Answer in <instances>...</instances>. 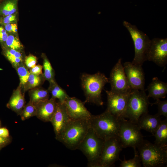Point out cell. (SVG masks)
<instances>
[{
	"instance_id": "cell-1",
	"label": "cell",
	"mask_w": 167,
	"mask_h": 167,
	"mask_svg": "<svg viewBox=\"0 0 167 167\" xmlns=\"http://www.w3.org/2000/svg\"><path fill=\"white\" fill-rule=\"evenodd\" d=\"M88 119H71L68 121L56 139L67 148L78 149L90 128Z\"/></svg>"
},
{
	"instance_id": "cell-2",
	"label": "cell",
	"mask_w": 167,
	"mask_h": 167,
	"mask_svg": "<svg viewBox=\"0 0 167 167\" xmlns=\"http://www.w3.org/2000/svg\"><path fill=\"white\" fill-rule=\"evenodd\" d=\"M121 119L106 109L101 114L92 115L88 121L90 127L105 141L118 137Z\"/></svg>"
},
{
	"instance_id": "cell-3",
	"label": "cell",
	"mask_w": 167,
	"mask_h": 167,
	"mask_svg": "<svg viewBox=\"0 0 167 167\" xmlns=\"http://www.w3.org/2000/svg\"><path fill=\"white\" fill-rule=\"evenodd\" d=\"M80 79L85 97L84 102L102 105L101 92L105 84L109 83V79L104 74L98 72L93 74L83 73Z\"/></svg>"
},
{
	"instance_id": "cell-4",
	"label": "cell",
	"mask_w": 167,
	"mask_h": 167,
	"mask_svg": "<svg viewBox=\"0 0 167 167\" xmlns=\"http://www.w3.org/2000/svg\"><path fill=\"white\" fill-rule=\"evenodd\" d=\"M136 148L144 167H161L167 164V147L143 139Z\"/></svg>"
},
{
	"instance_id": "cell-5",
	"label": "cell",
	"mask_w": 167,
	"mask_h": 167,
	"mask_svg": "<svg viewBox=\"0 0 167 167\" xmlns=\"http://www.w3.org/2000/svg\"><path fill=\"white\" fill-rule=\"evenodd\" d=\"M104 141L100 138L90 127L78 149L86 157L87 166L96 167L102 149Z\"/></svg>"
},
{
	"instance_id": "cell-6",
	"label": "cell",
	"mask_w": 167,
	"mask_h": 167,
	"mask_svg": "<svg viewBox=\"0 0 167 167\" xmlns=\"http://www.w3.org/2000/svg\"><path fill=\"white\" fill-rule=\"evenodd\" d=\"M150 103L145 90L132 89L128 101L125 118L136 123L143 114L148 113Z\"/></svg>"
},
{
	"instance_id": "cell-7",
	"label": "cell",
	"mask_w": 167,
	"mask_h": 167,
	"mask_svg": "<svg viewBox=\"0 0 167 167\" xmlns=\"http://www.w3.org/2000/svg\"><path fill=\"white\" fill-rule=\"evenodd\" d=\"M123 25L130 33L133 41L135 54L132 62L142 66L147 61L146 55L151 40L147 35L139 30L135 25L124 21Z\"/></svg>"
},
{
	"instance_id": "cell-8",
	"label": "cell",
	"mask_w": 167,
	"mask_h": 167,
	"mask_svg": "<svg viewBox=\"0 0 167 167\" xmlns=\"http://www.w3.org/2000/svg\"><path fill=\"white\" fill-rule=\"evenodd\" d=\"M136 123L121 119L118 137L123 148H136L144 139Z\"/></svg>"
},
{
	"instance_id": "cell-9",
	"label": "cell",
	"mask_w": 167,
	"mask_h": 167,
	"mask_svg": "<svg viewBox=\"0 0 167 167\" xmlns=\"http://www.w3.org/2000/svg\"><path fill=\"white\" fill-rule=\"evenodd\" d=\"M123 148L118 137L104 141L96 167H109L113 165L119 159Z\"/></svg>"
},
{
	"instance_id": "cell-10",
	"label": "cell",
	"mask_w": 167,
	"mask_h": 167,
	"mask_svg": "<svg viewBox=\"0 0 167 167\" xmlns=\"http://www.w3.org/2000/svg\"><path fill=\"white\" fill-rule=\"evenodd\" d=\"M107 96L106 110L117 117L125 118L130 93H121L105 90Z\"/></svg>"
},
{
	"instance_id": "cell-11",
	"label": "cell",
	"mask_w": 167,
	"mask_h": 167,
	"mask_svg": "<svg viewBox=\"0 0 167 167\" xmlns=\"http://www.w3.org/2000/svg\"><path fill=\"white\" fill-rule=\"evenodd\" d=\"M146 58L159 66H165L167 63V38H154L151 40Z\"/></svg>"
},
{
	"instance_id": "cell-12",
	"label": "cell",
	"mask_w": 167,
	"mask_h": 167,
	"mask_svg": "<svg viewBox=\"0 0 167 167\" xmlns=\"http://www.w3.org/2000/svg\"><path fill=\"white\" fill-rule=\"evenodd\" d=\"M109 79L112 91L121 93H130L132 89L129 84L122 63L119 59L112 69Z\"/></svg>"
},
{
	"instance_id": "cell-13",
	"label": "cell",
	"mask_w": 167,
	"mask_h": 167,
	"mask_svg": "<svg viewBox=\"0 0 167 167\" xmlns=\"http://www.w3.org/2000/svg\"><path fill=\"white\" fill-rule=\"evenodd\" d=\"M123 66L131 89L145 90V75L142 66L127 62L124 63Z\"/></svg>"
},
{
	"instance_id": "cell-14",
	"label": "cell",
	"mask_w": 167,
	"mask_h": 167,
	"mask_svg": "<svg viewBox=\"0 0 167 167\" xmlns=\"http://www.w3.org/2000/svg\"><path fill=\"white\" fill-rule=\"evenodd\" d=\"M63 103L70 119H89L92 115L84 103L76 97L69 96Z\"/></svg>"
},
{
	"instance_id": "cell-15",
	"label": "cell",
	"mask_w": 167,
	"mask_h": 167,
	"mask_svg": "<svg viewBox=\"0 0 167 167\" xmlns=\"http://www.w3.org/2000/svg\"><path fill=\"white\" fill-rule=\"evenodd\" d=\"M57 104L56 99L52 97L35 104L37 109L36 116L43 122H50L55 112Z\"/></svg>"
},
{
	"instance_id": "cell-16",
	"label": "cell",
	"mask_w": 167,
	"mask_h": 167,
	"mask_svg": "<svg viewBox=\"0 0 167 167\" xmlns=\"http://www.w3.org/2000/svg\"><path fill=\"white\" fill-rule=\"evenodd\" d=\"M70 119L63 103L58 101L55 112L50 122L55 137L61 132Z\"/></svg>"
},
{
	"instance_id": "cell-17",
	"label": "cell",
	"mask_w": 167,
	"mask_h": 167,
	"mask_svg": "<svg viewBox=\"0 0 167 167\" xmlns=\"http://www.w3.org/2000/svg\"><path fill=\"white\" fill-rule=\"evenodd\" d=\"M161 120L160 116L157 113L152 115L147 113L143 114L136 124L140 130H144L153 135Z\"/></svg>"
},
{
	"instance_id": "cell-18",
	"label": "cell",
	"mask_w": 167,
	"mask_h": 167,
	"mask_svg": "<svg viewBox=\"0 0 167 167\" xmlns=\"http://www.w3.org/2000/svg\"><path fill=\"white\" fill-rule=\"evenodd\" d=\"M147 90L149 98L152 97L156 100L164 98L167 93V84L155 77L148 86Z\"/></svg>"
},
{
	"instance_id": "cell-19",
	"label": "cell",
	"mask_w": 167,
	"mask_h": 167,
	"mask_svg": "<svg viewBox=\"0 0 167 167\" xmlns=\"http://www.w3.org/2000/svg\"><path fill=\"white\" fill-rule=\"evenodd\" d=\"M23 88L19 84L15 90L7 105V107L20 115L25 105V100Z\"/></svg>"
},
{
	"instance_id": "cell-20",
	"label": "cell",
	"mask_w": 167,
	"mask_h": 167,
	"mask_svg": "<svg viewBox=\"0 0 167 167\" xmlns=\"http://www.w3.org/2000/svg\"><path fill=\"white\" fill-rule=\"evenodd\" d=\"M153 135L155 138L154 143L163 147H167V118L161 120Z\"/></svg>"
},
{
	"instance_id": "cell-21",
	"label": "cell",
	"mask_w": 167,
	"mask_h": 167,
	"mask_svg": "<svg viewBox=\"0 0 167 167\" xmlns=\"http://www.w3.org/2000/svg\"><path fill=\"white\" fill-rule=\"evenodd\" d=\"M30 101L35 105L49 99V92L48 90L41 87H36L29 90Z\"/></svg>"
},
{
	"instance_id": "cell-22",
	"label": "cell",
	"mask_w": 167,
	"mask_h": 167,
	"mask_svg": "<svg viewBox=\"0 0 167 167\" xmlns=\"http://www.w3.org/2000/svg\"><path fill=\"white\" fill-rule=\"evenodd\" d=\"M49 83L48 90L51 93L52 97L58 99L59 101L63 103L69 96L66 92L58 84L55 80L49 82Z\"/></svg>"
},
{
	"instance_id": "cell-23",
	"label": "cell",
	"mask_w": 167,
	"mask_h": 167,
	"mask_svg": "<svg viewBox=\"0 0 167 167\" xmlns=\"http://www.w3.org/2000/svg\"><path fill=\"white\" fill-rule=\"evenodd\" d=\"M45 80L43 74L37 75L30 73L27 82L22 87L23 91L37 87L43 84Z\"/></svg>"
},
{
	"instance_id": "cell-24",
	"label": "cell",
	"mask_w": 167,
	"mask_h": 167,
	"mask_svg": "<svg viewBox=\"0 0 167 167\" xmlns=\"http://www.w3.org/2000/svg\"><path fill=\"white\" fill-rule=\"evenodd\" d=\"M5 54L6 58L15 69L23 62L22 54L18 50L9 49L5 51Z\"/></svg>"
},
{
	"instance_id": "cell-25",
	"label": "cell",
	"mask_w": 167,
	"mask_h": 167,
	"mask_svg": "<svg viewBox=\"0 0 167 167\" xmlns=\"http://www.w3.org/2000/svg\"><path fill=\"white\" fill-rule=\"evenodd\" d=\"M43 76L49 82L55 80L54 71L49 60L45 55H43Z\"/></svg>"
},
{
	"instance_id": "cell-26",
	"label": "cell",
	"mask_w": 167,
	"mask_h": 167,
	"mask_svg": "<svg viewBox=\"0 0 167 167\" xmlns=\"http://www.w3.org/2000/svg\"><path fill=\"white\" fill-rule=\"evenodd\" d=\"M37 109L35 105L30 101L25 105L20 114L21 119L25 120L36 116Z\"/></svg>"
},
{
	"instance_id": "cell-27",
	"label": "cell",
	"mask_w": 167,
	"mask_h": 167,
	"mask_svg": "<svg viewBox=\"0 0 167 167\" xmlns=\"http://www.w3.org/2000/svg\"><path fill=\"white\" fill-rule=\"evenodd\" d=\"M136 147L133 148L134 156L133 158L126 160L124 158L123 160H120V167H140L141 166V160Z\"/></svg>"
},
{
	"instance_id": "cell-28",
	"label": "cell",
	"mask_w": 167,
	"mask_h": 167,
	"mask_svg": "<svg viewBox=\"0 0 167 167\" xmlns=\"http://www.w3.org/2000/svg\"><path fill=\"white\" fill-rule=\"evenodd\" d=\"M17 0H7L1 6V11L5 15H12L16 11Z\"/></svg>"
},
{
	"instance_id": "cell-29",
	"label": "cell",
	"mask_w": 167,
	"mask_h": 167,
	"mask_svg": "<svg viewBox=\"0 0 167 167\" xmlns=\"http://www.w3.org/2000/svg\"><path fill=\"white\" fill-rule=\"evenodd\" d=\"M15 69L19 77V84L23 87L27 81L30 74L29 72L23 62L20 63Z\"/></svg>"
},
{
	"instance_id": "cell-30",
	"label": "cell",
	"mask_w": 167,
	"mask_h": 167,
	"mask_svg": "<svg viewBox=\"0 0 167 167\" xmlns=\"http://www.w3.org/2000/svg\"><path fill=\"white\" fill-rule=\"evenodd\" d=\"M6 42L9 49L18 50L23 47L19 39L13 35L8 36Z\"/></svg>"
},
{
	"instance_id": "cell-31",
	"label": "cell",
	"mask_w": 167,
	"mask_h": 167,
	"mask_svg": "<svg viewBox=\"0 0 167 167\" xmlns=\"http://www.w3.org/2000/svg\"><path fill=\"white\" fill-rule=\"evenodd\" d=\"M156 100L152 105H157L158 111L157 114L159 116H163L167 118V101H161L160 99Z\"/></svg>"
},
{
	"instance_id": "cell-32",
	"label": "cell",
	"mask_w": 167,
	"mask_h": 167,
	"mask_svg": "<svg viewBox=\"0 0 167 167\" xmlns=\"http://www.w3.org/2000/svg\"><path fill=\"white\" fill-rule=\"evenodd\" d=\"M37 62L36 57L35 56L30 54L26 57L24 63L26 67L30 69L36 65Z\"/></svg>"
},
{
	"instance_id": "cell-33",
	"label": "cell",
	"mask_w": 167,
	"mask_h": 167,
	"mask_svg": "<svg viewBox=\"0 0 167 167\" xmlns=\"http://www.w3.org/2000/svg\"><path fill=\"white\" fill-rule=\"evenodd\" d=\"M43 66L40 65H36L34 67L30 68L29 73L36 75H40L42 74Z\"/></svg>"
},
{
	"instance_id": "cell-34",
	"label": "cell",
	"mask_w": 167,
	"mask_h": 167,
	"mask_svg": "<svg viewBox=\"0 0 167 167\" xmlns=\"http://www.w3.org/2000/svg\"><path fill=\"white\" fill-rule=\"evenodd\" d=\"M11 137L4 138L0 136V148H2L11 142Z\"/></svg>"
},
{
	"instance_id": "cell-35",
	"label": "cell",
	"mask_w": 167,
	"mask_h": 167,
	"mask_svg": "<svg viewBox=\"0 0 167 167\" xmlns=\"http://www.w3.org/2000/svg\"><path fill=\"white\" fill-rule=\"evenodd\" d=\"M5 27V30L9 32H16L17 31V27L15 24H6Z\"/></svg>"
},
{
	"instance_id": "cell-36",
	"label": "cell",
	"mask_w": 167,
	"mask_h": 167,
	"mask_svg": "<svg viewBox=\"0 0 167 167\" xmlns=\"http://www.w3.org/2000/svg\"><path fill=\"white\" fill-rule=\"evenodd\" d=\"M8 35L6 33V30L2 27H0V41L2 42L6 41Z\"/></svg>"
},
{
	"instance_id": "cell-37",
	"label": "cell",
	"mask_w": 167,
	"mask_h": 167,
	"mask_svg": "<svg viewBox=\"0 0 167 167\" xmlns=\"http://www.w3.org/2000/svg\"><path fill=\"white\" fill-rule=\"evenodd\" d=\"M16 20L15 15H9L4 18L3 22L5 24H10L11 22L14 21Z\"/></svg>"
},
{
	"instance_id": "cell-38",
	"label": "cell",
	"mask_w": 167,
	"mask_h": 167,
	"mask_svg": "<svg viewBox=\"0 0 167 167\" xmlns=\"http://www.w3.org/2000/svg\"><path fill=\"white\" fill-rule=\"evenodd\" d=\"M0 136L4 138L10 137L8 130L5 127L0 128Z\"/></svg>"
},
{
	"instance_id": "cell-39",
	"label": "cell",
	"mask_w": 167,
	"mask_h": 167,
	"mask_svg": "<svg viewBox=\"0 0 167 167\" xmlns=\"http://www.w3.org/2000/svg\"><path fill=\"white\" fill-rule=\"evenodd\" d=\"M0 124H1V122L0 121Z\"/></svg>"
},
{
	"instance_id": "cell-40",
	"label": "cell",
	"mask_w": 167,
	"mask_h": 167,
	"mask_svg": "<svg viewBox=\"0 0 167 167\" xmlns=\"http://www.w3.org/2000/svg\"><path fill=\"white\" fill-rule=\"evenodd\" d=\"M1 149V148H0V149Z\"/></svg>"
},
{
	"instance_id": "cell-41",
	"label": "cell",
	"mask_w": 167,
	"mask_h": 167,
	"mask_svg": "<svg viewBox=\"0 0 167 167\" xmlns=\"http://www.w3.org/2000/svg\"><path fill=\"white\" fill-rule=\"evenodd\" d=\"M1 0H0V1Z\"/></svg>"
}]
</instances>
